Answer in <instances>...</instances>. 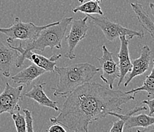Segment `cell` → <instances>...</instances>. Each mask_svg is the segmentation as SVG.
Returning <instances> with one entry per match:
<instances>
[{
  "label": "cell",
  "instance_id": "cell-1",
  "mask_svg": "<svg viewBox=\"0 0 154 132\" xmlns=\"http://www.w3.org/2000/svg\"><path fill=\"white\" fill-rule=\"evenodd\" d=\"M135 99V94L113 90L97 83H86L67 96L60 113L50 119L73 132H88L90 124L110 112L122 110L123 105Z\"/></svg>",
  "mask_w": 154,
  "mask_h": 132
},
{
  "label": "cell",
  "instance_id": "cell-2",
  "mask_svg": "<svg viewBox=\"0 0 154 132\" xmlns=\"http://www.w3.org/2000/svg\"><path fill=\"white\" fill-rule=\"evenodd\" d=\"M100 71V68L89 63H78L67 66H55L54 72L59 76L56 87H52L54 96L67 97L78 87L89 83Z\"/></svg>",
  "mask_w": 154,
  "mask_h": 132
},
{
  "label": "cell",
  "instance_id": "cell-3",
  "mask_svg": "<svg viewBox=\"0 0 154 132\" xmlns=\"http://www.w3.org/2000/svg\"><path fill=\"white\" fill-rule=\"evenodd\" d=\"M73 20V17L64 18L61 21L52 22L43 29L35 39L26 41L23 48L26 51H44L46 48L50 49H62V43L67 29Z\"/></svg>",
  "mask_w": 154,
  "mask_h": 132
},
{
  "label": "cell",
  "instance_id": "cell-4",
  "mask_svg": "<svg viewBox=\"0 0 154 132\" xmlns=\"http://www.w3.org/2000/svg\"><path fill=\"white\" fill-rule=\"evenodd\" d=\"M87 16L96 27L99 28L102 31L106 39L110 42H113L122 36H125L128 40L132 39L134 37L142 39L144 37V32L143 31H135L127 28L121 25L113 22L104 15L93 16L91 15H87Z\"/></svg>",
  "mask_w": 154,
  "mask_h": 132
},
{
  "label": "cell",
  "instance_id": "cell-5",
  "mask_svg": "<svg viewBox=\"0 0 154 132\" xmlns=\"http://www.w3.org/2000/svg\"><path fill=\"white\" fill-rule=\"evenodd\" d=\"M50 24L38 26L32 22H22L20 18L15 17L13 24L9 28H0V33L7 37V43L11 44L15 40L30 41L35 39L44 28Z\"/></svg>",
  "mask_w": 154,
  "mask_h": 132
},
{
  "label": "cell",
  "instance_id": "cell-6",
  "mask_svg": "<svg viewBox=\"0 0 154 132\" xmlns=\"http://www.w3.org/2000/svg\"><path fill=\"white\" fill-rule=\"evenodd\" d=\"M8 46L19 52V56L15 63L16 68L21 67L23 65L25 60H29L33 64L45 69L46 72L53 73L54 72V67L56 66V61L62 57V54H53L51 57L47 58L42 55L33 53L31 51H26L23 48L22 42H20L19 46H12L11 44H8Z\"/></svg>",
  "mask_w": 154,
  "mask_h": 132
},
{
  "label": "cell",
  "instance_id": "cell-7",
  "mask_svg": "<svg viewBox=\"0 0 154 132\" xmlns=\"http://www.w3.org/2000/svg\"><path fill=\"white\" fill-rule=\"evenodd\" d=\"M88 18L85 16L82 19L72 20L71 27L69 32L66 36V41L68 43V51L64 55V57L68 58L70 60L75 59V51L76 47L87 36L89 26L88 25Z\"/></svg>",
  "mask_w": 154,
  "mask_h": 132
},
{
  "label": "cell",
  "instance_id": "cell-8",
  "mask_svg": "<svg viewBox=\"0 0 154 132\" xmlns=\"http://www.w3.org/2000/svg\"><path fill=\"white\" fill-rule=\"evenodd\" d=\"M101 57H96L99 61L102 73L100 78L109 86V88L113 89V83L116 79L119 78L120 71H119L118 64L113 60V53L107 50L105 45L102 46Z\"/></svg>",
  "mask_w": 154,
  "mask_h": 132
},
{
  "label": "cell",
  "instance_id": "cell-9",
  "mask_svg": "<svg viewBox=\"0 0 154 132\" xmlns=\"http://www.w3.org/2000/svg\"><path fill=\"white\" fill-rule=\"evenodd\" d=\"M147 108L145 106H137L136 108L129 110L125 114H120L117 112H110L109 115L115 116L121 119L124 122V128L127 129L133 128H146L154 124V116L149 115L140 114L135 115L134 114L140 111H146Z\"/></svg>",
  "mask_w": 154,
  "mask_h": 132
},
{
  "label": "cell",
  "instance_id": "cell-10",
  "mask_svg": "<svg viewBox=\"0 0 154 132\" xmlns=\"http://www.w3.org/2000/svg\"><path fill=\"white\" fill-rule=\"evenodd\" d=\"M22 85L13 87L9 83H5V89L0 94V115L5 112L12 115L20 111L19 102L22 98Z\"/></svg>",
  "mask_w": 154,
  "mask_h": 132
},
{
  "label": "cell",
  "instance_id": "cell-11",
  "mask_svg": "<svg viewBox=\"0 0 154 132\" xmlns=\"http://www.w3.org/2000/svg\"><path fill=\"white\" fill-rule=\"evenodd\" d=\"M151 51L148 45L143 46L141 48L140 56L137 59L131 61L132 63V69L127 76L126 82L124 83V87H127L128 84L132 81L136 76H141L147 71L150 63Z\"/></svg>",
  "mask_w": 154,
  "mask_h": 132
},
{
  "label": "cell",
  "instance_id": "cell-12",
  "mask_svg": "<svg viewBox=\"0 0 154 132\" xmlns=\"http://www.w3.org/2000/svg\"><path fill=\"white\" fill-rule=\"evenodd\" d=\"M120 41V51L117 54L118 58V67L120 71L117 87H120L124 81V78L127 76V73H130L132 69V63H131L130 52H129V40L125 36L119 37Z\"/></svg>",
  "mask_w": 154,
  "mask_h": 132
},
{
  "label": "cell",
  "instance_id": "cell-13",
  "mask_svg": "<svg viewBox=\"0 0 154 132\" xmlns=\"http://www.w3.org/2000/svg\"><path fill=\"white\" fill-rule=\"evenodd\" d=\"M45 83H40L35 84V86H33L32 89L25 93L24 95L31 99H33L42 106L52 108L55 111H59L60 108L58 106V102L51 100L49 97L47 96L45 92Z\"/></svg>",
  "mask_w": 154,
  "mask_h": 132
},
{
  "label": "cell",
  "instance_id": "cell-14",
  "mask_svg": "<svg viewBox=\"0 0 154 132\" xmlns=\"http://www.w3.org/2000/svg\"><path fill=\"white\" fill-rule=\"evenodd\" d=\"M19 56V52L15 49L5 46L0 41V72L5 77H9L11 69L15 64Z\"/></svg>",
  "mask_w": 154,
  "mask_h": 132
},
{
  "label": "cell",
  "instance_id": "cell-15",
  "mask_svg": "<svg viewBox=\"0 0 154 132\" xmlns=\"http://www.w3.org/2000/svg\"><path fill=\"white\" fill-rule=\"evenodd\" d=\"M45 70L38 67L35 64H31L20 72L12 76V80L16 84L29 86L33 81L38 79L40 76L45 73Z\"/></svg>",
  "mask_w": 154,
  "mask_h": 132
},
{
  "label": "cell",
  "instance_id": "cell-16",
  "mask_svg": "<svg viewBox=\"0 0 154 132\" xmlns=\"http://www.w3.org/2000/svg\"><path fill=\"white\" fill-rule=\"evenodd\" d=\"M131 6L140 25L147 31L151 37L154 39V22L144 10L143 5L138 2H131Z\"/></svg>",
  "mask_w": 154,
  "mask_h": 132
},
{
  "label": "cell",
  "instance_id": "cell-17",
  "mask_svg": "<svg viewBox=\"0 0 154 132\" xmlns=\"http://www.w3.org/2000/svg\"><path fill=\"white\" fill-rule=\"evenodd\" d=\"M139 92H146L148 93V98L154 95V57L152 60V68L150 73L146 76L142 86L137 88L133 89L130 91H127V94H137Z\"/></svg>",
  "mask_w": 154,
  "mask_h": 132
},
{
  "label": "cell",
  "instance_id": "cell-18",
  "mask_svg": "<svg viewBox=\"0 0 154 132\" xmlns=\"http://www.w3.org/2000/svg\"><path fill=\"white\" fill-rule=\"evenodd\" d=\"M74 13L82 12L86 15H91V14H97L99 15H103V12L100 8L99 2L94 1H88L87 2H84L83 4L77 6L76 8L72 9Z\"/></svg>",
  "mask_w": 154,
  "mask_h": 132
},
{
  "label": "cell",
  "instance_id": "cell-19",
  "mask_svg": "<svg viewBox=\"0 0 154 132\" xmlns=\"http://www.w3.org/2000/svg\"><path fill=\"white\" fill-rule=\"evenodd\" d=\"M12 115V118L15 123V128L17 132H26V119L25 115L20 113L19 111L15 112Z\"/></svg>",
  "mask_w": 154,
  "mask_h": 132
},
{
  "label": "cell",
  "instance_id": "cell-20",
  "mask_svg": "<svg viewBox=\"0 0 154 132\" xmlns=\"http://www.w3.org/2000/svg\"><path fill=\"white\" fill-rule=\"evenodd\" d=\"M23 112L26 119V128H27L26 132H34V128H33V119H32V112L29 110H28V109H24Z\"/></svg>",
  "mask_w": 154,
  "mask_h": 132
},
{
  "label": "cell",
  "instance_id": "cell-21",
  "mask_svg": "<svg viewBox=\"0 0 154 132\" xmlns=\"http://www.w3.org/2000/svg\"><path fill=\"white\" fill-rule=\"evenodd\" d=\"M124 121L119 119V120L113 122V125L110 128L109 132H124Z\"/></svg>",
  "mask_w": 154,
  "mask_h": 132
},
{
  "label": "cell",
  "instance_id": "cell-22",
  "mask_svg": "<svg viewBox=\"0 0 154 132\" xmlns=\"http://www.w3.org/2000/svg\"><path fill=\"white\" fill-rule=\"evenodd\" d=\"M48 132H67L64 127L59 124H53L51 127L47 130Z\"/></svg>",
  "mask_w": 154,
  "mask_h": 132
},
{
  "label": "cell",
  "instance_id": "cell-23",
  "mask_svg": "<svg viewBox=\"0 0 154 132\" xmlns=\"http://www.w3.org/2000/svg\"><path fill=\"white\" fill-rule=\"evenodd\" d=\"M142 103L145 104V105H146L149 107V115L152 116L154 114V98H151V99L143 100Z\"/></svg>",
  "mask_w": 154,
  "mask_h": 132
},
{
  "label": "cell",
  "instance_id": "cell-24",
  "mask_svg": "<svg viewBox=\"0 0 154 132\" xmlns=\"http://www.w3.org/2000/svg\"><path fill=\"white\" fill-rule=\"evenodd\" d=\"M137 132H154V124L146 128H143V129H138Z\"/></svg>",
  "mask_w": 154,
  "mask_h": 132
},
{
  "label": "cell",
  "instance_id": "cell-25",
  "mask_svg": "<svg viewBox=\"0 0 154 132\" xmlns=\"http://www.w3.org/2000/svg\"><path fill=\"white\" fill-rule=\"evenodd\" d=\"M149 9H150L151 14H152V15L154 18V2H149Z\"/></svg>",
  "mask_w": 154,
  "mask_h": 132
},
{
  "label": "cell",
  "instance_id": "cell-26",
  "mask_svg": "<svg viewBox=\"0 0 154 132\" xmlns=\"http://www.w3.org/2000/svg\"><path fill=\"white\" fill-rule=\"evenodd\" d=\"M91 1H94V2H102V0H91Z\"/></svg>",
  "mask_w": 154,
  "mask_h": 132
},
{
  "label": "cell",
  "instance_id": "cell-27",
  "mask_svg": "<svg viewBox=\"0 0 154 132\" xmlns=\"http://www.w3.org/2000/svg\"><path fill=\"white\" fill-rule=\"evenodd\" d=\"M78 2H79L80 3H83V2H85V0H78Z\"/></svg>",
  "mask_w": 154,
  "mask_h": 132
}]
</instances>
